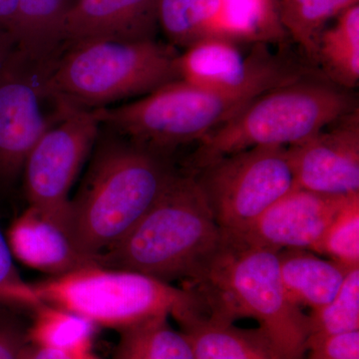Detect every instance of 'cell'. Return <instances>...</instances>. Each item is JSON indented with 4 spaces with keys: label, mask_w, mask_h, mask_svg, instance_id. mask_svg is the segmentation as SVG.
<instances>
[{
    "label": "cell",
    "mask_w": 359,
    "mask_h": 359,
    "mask_svg": "<svg viewBox=\"0 0 359 359\" xmlns=\"http://www.w3.org/2000/svg\"><path fill=\"white\" fill-rule=\"evenodd\" d=\"M278 252L224 231L219 247L185 287L199 297L205 313L231 323L252 318L278 358L304 359L308 314L285 295Z\"/></svg>",
    "instance_id": "1"
},
{
    "label": "cell",
    "mask_w": 359,
    "mask_h": 359,
    "mask_svg": "<svg viewBox=\"0 0 359 359\" xmlns=\"http://www.w3.org/2000/svg\"><path fill=\"white\" fill-rule=\"evenodd\" d=\"M176 174L163 153L133 142H104L70 200V233L78 250L97 264L147 214Z\"/></svg>",
    "instance_id": "2"
},
{
    "label": "cell",
    "mask_w": 359,
    "mask_h": 359,
    "mask_svg": "<svg viewBox=\"0 0 359 359\" xmlns=\"http://www.w3.org/2000/svg\"><path fill=\"white\" fill-rule=\"evenodd\" d=\"M223 236L195 175L177 173L147 214L101 255L97 264L167 283H187L219 247Z\"/></svg>",
    "instance_id": "3"
},
{
    "label": "cell",
    "mask_w": 359,
    "mask_h": 359,
    "mask_svg": "<svg viewBox=\"0 0 359 359\" xmlns=\"http://www.w3.org/2000/svg\"><path fill=\"white\" fill-rule=\"evenodd\" d=\"M358 109L351 90L320 73L297 78L259 94L237 115L199 142L194 168L259 146L290 147Z\"/></svg>",
    "instance_id": "4"
},
{
    "label": "cell",
    "mask_w": 359,
    "mask_h": 359,
    "mask_svg": "<svg viewBox=\"0 0 359 359\" xmlns=\"http://www.w3.org/2000/svg\"><path fill=\"white\" fill-rule=\"evenodd\" d=\"M49 66L45 87L79 109L145 96L180 79V52L156 39H97L68 44Z\"/></svg>",
    "instance_id": "5"
},
{
    "label": "cell",
    "mask_w": 359,
    "mask_h": 359,
    "mask_svg": "<svg viewBox=\"0 0 359 359\" xmlns=\"http://www.w3.org/2000/svg\"><path fill=\"white\" fill-rule=\"evenodd\" d=\"M33 285L43 304L119 332L157 316L178 320L203 311L192 290L128 269L86 266Z\"/></svg>",
    "instance_id": "6"
},
{
    "label": "cell",
    "mask_w": 359,
    "mask_h": 359,
    "mask_svg": "<svg viewBox=\"0 0 359 359\" xmlns=\"http://www.w3.org/2000/svg\"><path fill=\"white\" fill-rule=\"evenodd\" d=\"M266 85L223 91L176 80L133 102L94 109L100 124L108 125L137 145L165 154L199 142L237 115Z\"/></svg>",
    "instance_id": "7"
},
{
    "label": "cell",
    "mask_w": 359,
    "mask_h": 359,
    "mask_svg": "<svg viewBox=\"0 0 359 359\" xmlns=\"http://www.w3.org/2000/svg\"><path fill=\"white\" fill-rule=\"evenodd\" d=\"M215 221L238 233L295 188L287 147L259 146L193 171Z\"/></svg>",
    "instance_id": "8"
},
{
    "label": "cell",
    "mask_w": 359,
    "mask_h": 359,
    "mask_svg": "<svg viewBox=\"0 0 359 359\" xmlns=\"http://www.w3.org/2000/svg\"><path fill=\"white\" fill-rule=\"evenodd\" d=\"M94 110L75 109L47 130L25 166V185L32 205L69 214L71 187L98 138Z\"/></svg>",
    "instance_id": "9"
},
{
    "label": "cell",
    "mask_w": 359,
    "mask_h": 359,
    "mask_svg": "<svg viewBox=\"0 0 359 359\" xmlns=\"http://www.w3.org/2000/svg\"><path fill=\"white\" fill-rule=\"evenodd\" d=\"M46 67L32 65L15 51L0 73V175L11 177L25 166L33 146L49 128L79 108L49 113L55 98L45 87Z\"/></svg>",
    "instance_id": "10"
},
{
    "label": "cell",
    "mask_w": 359,
    "mask_h": 359,
    "mask_svg": "<svg viewBox=\"0 0 359 359\" xmlns=\"http://www.w3.org/2000/svg\"><path fill=\"white\" fill-rule=\"evenodd\" d=\"M287 152L295 188L332 196L359 193V109Z\"/></svg>",
    "instance_id": "11"
},
{
    "label": "cell",
    "mask_w": 359,
    "mask_h": 359,
    "mask_svg": "<svg viewBox=\"0 0 359 359\" xmlns=\"http://www.w3.org/2000/svg\"><path fill=\"white\" fill-rule=\"evenodd\" d=\"M349 196L325 195L294 188L269 205L244 230L230 233L257 247L314 252L328 224Z\"/></svg>",
    "instance_id": "12"
},
{
    "label": "cell",
    "mask_w": 359,
    "mask_h": 359,
    "mask_svg": "<svg viewBox=\"0 0 359 359\" xmlns=\"http://www.w3.org/2000/svg\"><path fill=\"white\" fill-rule=\"evenodd\" d=\"M6 238L16 261L51 276L98 266L75 245L70 233L69 214L30 205L14 219Z\"/></svg>",
    "instance_id": "13"
},
{
    "label": "cell",
    "mask_w": 359,
    "mask_h": 359,
    "mask_svg": "<svg viewBox=\"0 0 359 359\" xmlns=\"http://www.w3.org/2000/svg\"><path fill=\"white\" fill-rule=\"evenodd\" d=\"M157 6L158 0H76L63 25V46L97 39H155Z\"/></svg>",
    "instance_id": "14"
},
{
    "label": "cell",
    "mask_w": 359,
    "mask_h": 359,
    "mask_svg": "<svg viewBox=\"0 0 359 359\" xmlns=\"http://www.w3.org/2000/svg\"><path fill=\"white\" fill-rule=\"evenodd\" d=\"M177 321L194 359H280L259 327H238L231 321L201 311Z\"/></svg>",
    "instance_id": "15"
},
{
    "label": "cell",
    "mask_w": 359,
    "mask_h": 359,
    "mask_svg": "<svg viewBox=\"0 0 359 359\" xmlns=\"http://www.w3.org/2000/svg\"><path fill=\"white\" fill-rule=\"evenodd\" d=\"M76 0H20L11 37L16 51L32 65L49 67L63 46L66 16Z\"/></svg>",
    "instance_id": "16"
},
{
    "label": "cell",
    "mask_w": 359,
    "mask_h": 359,
    "mask_svg": "<svg viewBox=\"0 0 359 359\" xmlns=\"http://www.w3.org/2000/svg\"><path fill=\"white\" fill-rule=\"evenodd\" d=\"M278 259L287 299L297 308L311 311L334 299L351 269L332 259H320L308 250H278Z\"/></svg>",
    "instance_id": "17"
},
{
    "label": "cell",
    "mask_w": 359,
    "mask_h": 359,
    "mask_svg": "<svg viewBox=\"0 0 359 359\" xmlns=\"http://www.w3.org/2000/svg\"><path fill=\"white\" fill-rule=\"evenodd\" d=\"M287 35L280 21V0H221L209 29V36L236 43H282Z\"/></svg>",
    "instance_id": "18"
},
{
    "label": "cell",
    "mask_w": 359,
    "mask_h": 359,
    "mask_svg": "<svg viewBox=\"0 0 359 359\" xmlns=\"http://www.w3.org/2000/svg\"><path fill=\"white\" fill-rule=\"evenodd\" d=\"M314 69L347 90L359 83V4L349 7L321 33Z\"/></svg>",
    "instance_id": "19"
},
{
    "label": "cell",
    "mask_w": 359,
    "mask_h": 359,
    "mask_svg": "<svg viewBox=\"0 0 359 359\" xmlns=\"http://www.w3.org/2000/svg\"><path fill=\"white\" fill-rule=\"evenodd\" d=\"M34 318L26 341L82 358L91 353L95 325L66 309L42 304L33 309Z\"/></svg>",
    "instance_id": "20"
},
{
    "label": "cell",
    "mask_w": 359,
    "mask_h": 359,
    "mask_svg": "<svg viewBox=\"0 0 359 359\" xmlns=\"http://www.w3.org/2000/svg\"><path fill=\"white\" fill-rule=\"evenodd\" d=\"M359 0H280V16L287 34L299 45L314 69L321 33ZM316 70V69H314Z\"/></svg>",
    "instance_id": "21"
},
{
    "label": "cell",
    "mask_w": 359,
    "mask_h": 359,
    "mask_svg": "<svg viewBox=\"0 0 359 359\" xmlns=\"http://www.w3.org/2000/svg\"><path fill=\"white\" fill-rule=\"evenodd\" d=\"M168 318L157 316L120 330L114 359H194L185 334L173 330Z\"/></svg>",
    "instance_id": "22"
},
{
    "label": "cell",
    "mask_w": 359,
    "mask_h": 359,
    "mask_svg": "<svg viewBox=\"0 0 359 359\" xmlns=\"http://www.w3.org/2000/svg\"><path fill=\"white\" fill-rule=\"evenodd\" d=\"M308 328L306 351L330 337L359 332V266L349 269L332 301L311 311Z\"/></svg>",
    "instance_id": "23"
},
{
    "label": "cell",
    "mask_w": 359,
    "mask_h": 359,
    "mask_svg": "<svg viewBox=\"0 0 359 359\" xmlns=\"http://www.w3.org/2000/svg\"><path fill=\"white\" fill-rule=\"evenodd\" d=\"M221 0H158V23L175 47L189 46L209 36Z\"/></svg>",
    "instance_id": "24"
},
{
    "label": "cell",
    "mask_w": 359,
    "mask_h": 359,
    "mask_svg": "<svg viewBox=\"0 0 359 359\" xmlns=\"http://www.w3.org/2000/svg\"><path fill=\"white\" fill-rule=\"evenodd\" d=\"M314 252L348 269L359 266V193L349 196L328 224Z\"/></svg>",
    "instance_id": "25"
},
{
    "label": "cell",
    "mask_w": 359,
    "mask_h": 359,
    "mask_svg": "<svg viewBox=\"0 0 359 359\" xmlns=\"http://www.w3.org/2000/svg\"><path fill=\"white\" fill-rule=\"evenodd\" d=\"M42 304L34 285L18 273L6 238L0 231V304L35 309Z\"/></svg>",
    "instance_id": "26"
},
{
    "label": "cell",
    "mask_w": 359,
    "mask_h": 359,
    "mask_svg": "<svg viewBox=\"0 0 359 359\" xmlns=\"http://www.w3.org/2000/svg\"><path fill=\"white\" fill-rule=\"evenodd\" d=\"M304 359H359V332L330 337L309 348Z\"/></svg>",
    "instance_id": "27"
},
{
    "label": "cell",
    "mask_w": 359,
    "mask_h": 359,
    "mask_svg": "<svg viewBox=\"0 0 359 359\" xmlns=\"http://www.w3.org/2000/svg\"><path fill=\"white\" fill-rule=\"evenodd\" d=\"M26 337L8 321L0 318V359H20Z\"/></svg>",
    "instance_id": "28"
},
{
    "label": "cell",
    "mask_w": 359,
    "mask_h": 359,
    "mask_svg": "<svg viewBox=\"0 0 359 359\" xmlns=\"http://www.w3.org/2000/svg\"><path fill=\"white\" fill-rule=\"evenodd\" d=\"M82 358H76L72 354L57 351V349L35 346L27 341H25L21 347L20 353V359H81Z\"/></svg>",
    "instance_id": "29"
},
{
    "label": "cell",
    "mask_w": 359,
    "mask_h": 359,
    "mask_svg": "<svg viewBox=\"0 0 359 359\" xmlns=\"http://www.w3.org/2000/svg\"><path fill=\"white\" fill-rule=\"evenodd\" d=\"M18 1L20 0H0V30L8 33L11 36Z\"/></svg>",
    "instance_id": "30"
},
{
    "label": "cell",
    "mask_w": 359,
    "mask_h": 359,
    "mask_svg": "<svg viewBox=\"0 0 359 359\" xmlns=\"http://www.w3.org/2000/svg\"><path fill=\"white\" fill-rule=\"evenodd\" d=\"M15 45L8 33L0 30V73L15 53Z\"/></svg>",
    "instance_id": "31"
},
{
    "label": "cell",
    "mask_w": 359,
    "mask_h": 359,
    "mask_svg": "<svg viewBox=\"0 0 359 359\" xmlns=\"http://www.w3.org/2000/svg\"><path fill=\"white\" fill-rule=\"evenodd\" d=\"M81 359H99L95 358V356L93 355L91 353L86 354V355H84L83 358Z\"/></svg>",
    "instance_id": "32"
}]
</instances>
